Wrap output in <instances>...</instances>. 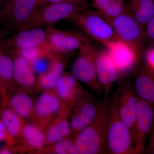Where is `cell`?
Segmentation results:
<instances>
[{"label": "cell", "mask_w": 154, "mask_h": 154, "mask_svg": "<svg viewBox=\"0 0 154 154\" xmlns=\"http://www.w3.org/2000/svg\"><path fill=\"white\" fill-rule=\"evenodd\" d=\"M128 3L132 16L144 28L154 16V0H129Z\"/></svg>", "instance_id": "obj_25"}, {"label": "cell", "mask_w": 154, "mask_h": 154, "mask_svg": "<svg viewBox=\"0 0 154 154\" xmlns=\"http://www.w3.org/2000/svg\"><path fill=\"white\" fill-rule=\"evenodd\" d=\"M67 21L74 24L89 38L102 45L118 38L111 22L96 10L88 9L81 11Z\"/></svg>", "instance_id": "obj_3"}, {"label": "cell", "mask_w": 154, "mask_h": 154, "mask_svg": "<svg viewBox=\"0 0 154 154\" xmlns=\"http://www.w3.org/2000/svg\"><path fill=\"white\" fill-rule=\"evenodd\" d=\"M1 106L0 118L16 145L21 139L25 120L8 105Z\"/></svg>", "instance_id": "obj_23"}, {"label": "cell", "mask_w": 154, "mask_h": 154, "mask_svg": "<svg viewBox=\"0 0 154 154\" xmlns=\"http://www.w3.org/2000/svg\"><path fill=\"white\" fill-rule=\"evenodd\" d=\"M5 142L8 145L14 146L15 143L9 134L5 125L0 118V143Z\"/></svg>", "instance_id": "obj_27"}, {"label": "cell", "mask_w": 154, "mask_h": 154, "mask_svg": "<svg viewBox=\"0 0 154 154\" xmlns=\"http://www.w3.org/2000/svg\"><path fill=\"white\" fill-rule=\"evenodd\" d=\"M48 43L45 29L31 28L19 30L13 36L4 39L2 49L7 51H19L41 47Z\"/></svg>", "instance_id": "obj_13"}, {"label": "cell", "mask_w": 154, "mask_h": 154, "mask_svg": "<svg viewBox=\"0 0 154 154\" xmlns=\"http://www.w3.org/2000/svg\"><path fill=\"white\" fill-rule=\"evenodd\" d=\"M10 54L14 59V81L17 91L31 93L36 89V77L31 65L21 55Z\"/></svg>", "instance_id": "obj_18"}, {"label": "cell", "mask_w": 154, "mask_h": 154, "mask_svg": "<svg viewBox=\"0 0 154 154\" xmlns=\"http://www.w3.org/2000/svg\"><path fill=\"white\" fill-rule=\"evenodd\" d=\"M134 89L139 98L154 105V72L145 66L135 77Z\"/></svg>", "instance_id": "obj_22"}, {"label": "cell", "mask_w": 154, "mask_h": 154, "mask_svg": "<svg viewBox=\"0 0 154 154\" xmlns=\"http://www.w3.org/2000/svg\"><path fill=\"white\" fill-rule=\"evenodd\" d=\"M1 95H0V105H1Z\"/></svg>", "instance_id": "obj_36"}, {"label": "cell", "mask_w": 154, "mask_h": 154, "mask_svg": "<svg viewBox=\"0 0 154 154\" xmlns=\"http://www.w3.org/2000/svg\"><path fill=\"white\" fill-rule=\"evenodd\" d=\"M103 46L117 70L118 81L134 70L141 57L132 47L118 38L108 42Z\"/></svg>", "instance_id": "obj_8"}, {"label": "cell", "mask_w": 154, "mask_h": 154, "mask_svg": "<svg viewBox=\"0 0 154 154\" xmlns=\"http://www.w3.org/2000/svg\"><path fill=\"white\" fill-rule=\"evenodd\" d=\"M99 49L92 43L79 51L72 66L71 73L80 82L85 84L96 93L103 91L96 75V61Z\"/></svg>", "instance_id": "obj_6"}, {"label": "cell", "mask_w": 154, "mask_h": 154, "mask_svg": "<svg viewBox=\"0 0 154 154\" xmlns=\"http://www.w3.org/2000/svg\"><path fill=\"white\" fill-rule=\"evenodd\" d=\"M149 140L147 148L146 149V151L147 152L150 153L154 149V125L152 128L151 131L149 134Z\"/></svg>", "instance_id": "obj_31"}, {"label": "cell", "mask_w": 154, "mask_h": 154, "mask_svg": "<svg viewBox=\"0 0 154 154\" xmlns=\"http://www.w3.org/2000/svg\"><path fill=\"white\" fill-rule=\"evenodd\" d=\"M1 107H2V106H1V105H0V110H1Z\"/></svg>", "instance_id": "obj_37"}, {"label": "cell", "mask_w": 154, "mask_h": 154, "mask_svg": "<svg viewBox=\"0 0 154 154\" xmlns=\"http://www.w3.org/2000/svg\"><path fill=\"white\" fill-rule=\"evenodd\" d=\"M7 33H8L5 30L2 29H0V52L2 50L3 42L4 37L5 36Z\"/></svg>", "instance_id": "obj_33"}, {"label": "cell", "mask_w": 154, "mask_h": 154, "mask_svg": "<svg viewBox=\"0 0 154 154\" xmlns=\"http://www.w3.org/2000/svg\"><path fill=\"white\" fill-rule=\"evenodd\" d=\"M89 8V5L72 3H51L38 6L19 30L54 26L62 20H68L75 14Z\"/></svg>", "instance_id": "obj_2"}, {"label": "cell", "mask_w": 154, "mask_h": 154, "mask_svg": "<svg viewBox=\"0 0 154 154\" xmlns=\"http://www.w3.org/2000/svg\"><path fill=\"white\" fill-rule=\"evenodd\" d=\"M109 103L107 154H138L131 131L122 120L114 105Z\"/></svg>", "instance_id": "obj_4"}, {"label": "cell", "mask_w": 154, "mask_h": 154, "mask_svg": "<svg viewBox=\"0 0 154 154\" xmlns=\"http://www.w3.org/2000/svg\"><path fill=\"white\" fill-rule=\"evenodd\" d=\"M91 5L110 22L130 11L128 3L124 0H91Z\"/></svg>", "instance_id": "obj_24"}, {"label": "cell", "mask_w": 154, "mask_h": 154, "mask_svg": "<svg viewBox=\"0 0 154 154\" xmlns=\"http://www.w3.org/2000/svg\"><path fill=\"white\" fill-rule=\"evenodd\" d=\"M145 66L154 72V46L147 50L145 54Z\"/></svg>", "instance_id": "obj_28"}, {"label": "cell", "mask_w": 154, "mask_h": 154, "mask_svg": "<svg viewBox=\"0 0 154 154\" xmlns=\"http://www.w3.org/2000/svg\"><path fill=\"white\" fill-rule=\"evenodd\" d=\"M111 103L117 109L122 122L131 133L137 113L138 96L131 84H120Z\"/></svg>", "instance_id": "obj_11"}, {"label": "cell", "mask_w": 154, "mask_h": 154, "mask_svg": "<svg viewBox=\"0 0 154 154\" xmlns=\"http://www.w3.org/2000/svg\"><path fill=\"white\" fill-rule=\"evenodd\" d=\"M99 102L96 103L89 96L79 105L71 109L70 115V136L74 138L89 125L98 111Z\"/></svg>", "instance_id": "obj_15"}, {"label": "cell", "mask_w": 154, "mask_h": 154, "mask_svg": "<svg viewBox=\"0 0 154 154\" xmlns=\"http://www.w3.org/2000/svg\"><path fill=\"white\" fill-rule=\"evenodd\" d=\"M145 28L147 38L154 42V16L149 21Z\"/></svg>", "instance_id": "obj_30"}, {"label": "cell", "mask_w": 154, "mask_h": 154, "mask_svg": "<svg viewBox=\"0 0 154 154\" xmlns=\"http://www.w3.org/2000/svg\"><path fill=\"white\" fill-rule=\"evenodd\" d=\"M154 125V105L138 97L137 113L132 131L138 154L146 152V143Z\"/></svg>", "instance_id": "obj_10"}, {"label": "cell", "mask_w": 154, "mask_h": 154, "mask_svg": "<svg viewBox=\"0 0 154 154\" xmlns=\"http://www.w3.org/2000/svg\"><path fill=\"white\" fill-rule=\"evenodd\" d=\"M54 90L62 103L71 109L89 96L71 72H64L58 79Z\"/></svg>", "instance_id": "obj_14"}, {"label": "cell", "mask_w": 154, "mask_h": 154, "mask_svg": "<svg viewBox=\"0 0 154 154\" xmlns=\"http://www.w3.org/2000/svg\"><path fill=\"white\" fill-rule=\"evenodd\" d=\"M13 147L11 146L8 145L2 147V148L0 149V154H15Z\"/></svg>", "instance_id": "obj_32"}, {"label": "cell", "mask_w": 154, "mask_h": 154, "mask_svg": "<svg viewBox=\"0 0 154 154\" xmlns=\"http://www.w3.org/2000/svg\"><path fill=\"white\" fill-rule=\"evenodd\" d=\"M96 72L98 82L104 92L103 101L107 102L111 89L118 81L119 76L114 64L104 48L98 51Z\"/></svg>", "instance_id": "obj_16"}, {"label": "cell", "mask_w": 154, "mask_h": 154, "mask_svg": "<svg viewBox=\"0 0 154 154\" xmlns=\"http://www.w3.org/2000/svg\"><path fill=\"white\" fill-rule=\"evenodd\" d=\"M110 103L99 102L92 122L74 138L78 154H107V135Z\"/></svg>", "instance_id": "obj_1"}, {"label": "cell", "mask_w": 154, "mask_h": 154, "mask_svg": "<svg viewBox=\"0 0 154 154\" xmlns=\"http://www.w3.org/2000/svg\"><path fill=\"white\" fill-rule=\"evenodd\" d=\"M16 145L19 146L22 152L40 150L46 146L45 133L34 122H25L21 139Z\"/></svg>", "instance_id": "obj_20"}, {"label": "cell", "mask_w": 154, "mask_h": 154, "mask_svg": "<svg viewBox=\"0 0 154 154\" xmlns=\"http://www.w3.org/2000/svg\"><path fill=\"white\" fill-rule=\"evenodd\" d=\"M28 152L38 154H78L74 139L70 137L46 146L40 150Z\"/></svg>", "instance_id": "obj_26"}, {"label": "cell", "mask_w": 154, "mask_h": 154, "mask_svg": "<svg viewBox=\"0 0 154 154\" xmlns=\"http://www.w3.org/2000/svg\"><path fill=\"white\" fill-rule=\"evenodd\" d=\"M7 105L24 120L33 122L35 103L27 93L17 91L11 94L4 105Z\"/></svg>", "instance_id": "obj_21"}, {"label": "cell", "mask_w": 154, "mask_h": 154, "mask_svg": "<svg viewBox=\"0 0 154 154\" xmlns=\"http://www.w3.org/2000/svg\"><path fill=\"white\" fill-rule=\"evenodd\" d=\"M57 3H72L79 5H89L88 2V0H39V6L46 4Z\"/></svg>", "instance_id": "obj_29"}, {"label": "cell", "mask_w": 154, "mask_h": 154, "mask_svg": "<svg viewBox=\"0 0 154 154\" xmlns=\"http://www.w3.org/2000/svg\"><path fill=\"white\" fill-rule=\"evenodd\" d=\"M14 75L13 58L8 52L2 49L0 52L1 105H4L10 95L17 91Z\"/></svg>", "instance_id": "obj_19"}, {"label": "cell", "mask_w": 154, "mask_h": 154, "mask_svg": "<svg viewBox=\"0 0 154 154\" xmlns=\"http://www.w3.org/2000/svg\"><path fill=\"white\" fill-rule=\"evenodd\" d=\"M150 153L154 154V149L152 150V151L151 152H150Z\"/></svg>", "instance_id": "obj_35"}, {"label": "cell", "mask_w": 154, "mask_h": 154, "mask_svg": "<svg viewBox=\"0 0 154 154\" xmlns=\"http://www.w3.org/2000/svg\"><path fill=\"white\" fill-rule=\"evenodd\" d=\"M71 108L62 103L60 110L45 131V146L70 137Z\"/></svg>", "instance_id": "obj_17"}, {"label": "cell", "mask_w": 154, "mask_h": 154, "mask_svg": "<svg viewBox=\"0 0 154 154\" xmlns=\"http://www.w3.org/2000/svg\"><path fill=\"white\" fill-rule=\"evenodd\" d=\"M110 22L117 38L128 44L142 56L144 43L147 38L145 31L130 11L119 15Z\"/></svg>", "instance_id": "obj_7"}, {"label": "cell", "mask_w": 154, "mask_h": 154, "mask_svg": "<svg viewBox=\"0 0 154 154\" xmlns=\"http://www.w3.org/2000/svg\"><path fill=\"white\" fill-rule=\"evenodd\" d=\"M61 107V101L54 89L44 90L35 102L33 122L37 124L45 133Z\"/></svg>", "instance_id": "obj_12"}, {"label": "cell", "mask_w": 154, "mask_h": 154, "mask_svg": "<svg viewBox=\"0 0 154 154\" xmlns=\"http://www.w3.org/2000/svg\"><path fill=\"white\" fill-rule=\"evenodd\" d=\"M45 30L48 42L54 51L59 53L69 54L91 42L84 33L60 30L54 26H47Z\"/></svg>", "instance_id": "obj_9"}, {"label": "cell", "mask_w": 154, "mask_h": 154, "mask_svg": "<svg viewBox=\"0 0 154 154\" xmlns=\"http://www.w3.org/2000/svg\"><path fill=\"white\" fill-rule=\"evenodd\" d=\"M39 6V0H4L0 25L7 33L20 30Z\"/></svg>", "instance_id": "obj_5"}, {"label": "cell", "mask_w": 154, "mask_h": 154, "mask_svg": "<svg viewBox=\"0 0 154 154\" xmlns=\"http://www.w3.org/2000/svg\"><path fill=\"white\" fill-rule=\"evenodd\" d=\"M4 0H0V11L2 9V6L3 5V3H4Z\"/></svg>", "instance_id": "obj_34"}]
</instances>
